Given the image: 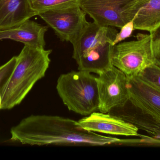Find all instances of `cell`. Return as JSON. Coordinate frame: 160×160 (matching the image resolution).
Instances as JSON below:
<instances>
[{
    "mask_svg": "<svg viewBox=\"0 0 160 160\" xmlns=\"http://www.w3.org/2000/svg\"><path fill=\"white\" fill-rule=\"evenodd\" d=\"M10 141L31 146L129 144L121 140L82 128L78 121L58 116L31 115L11 128Z\"/></svg>",
    "mask_w": 160,
    "mask_h": 160,
    "instance_id": "cell-1",
    "label": "cell"
},
{
    "mask_svg": "<svg viewBox=\"0 0 160 160\" xmlns=\"http://www.w3.org/2000/svg\"><path fill=\"white\" fill-rule=\"evenodd\" d=\"M52 50L24 45L2 90L1 110H10L21 103L35 84L45 77Z\"/></svg>",
    "mask_w": 160,
    "mask_h": 160,
    "instance_id": "cell-2",
    "label": "cell"
},
{
    "mask_svg": "<svg viewBox=\"0 0 160 160\" xmlns=\"http://www.w3.org/2000/svg\"><path fill=\"white\" fill-rule=\"evenodd\" d=\"M85 70L71 71L58 78L56 89L69 111L88 116L98 110V90L97 77Z\"/></svg>",
    "mask_w": 160,
    "mask_h": 160,
    "instance_id": "cell-3",
    "label": "cell"
},
{
    "mask_svg": "<svg viewBox=\"0 0 160 160\" xmlns=\"http://www.w3.org/2000/svg\"><path fill=\"white\" fill-rule=\"evenodd\" d=\"M137 39L113 47L112 64L127 77H135L155 64L150 34H138Z\"/></svg>",
    "mask_w": 160,
    "mask_h": 160,
    "instance_id": "cell-4",
    "label": "cell"
},
{
    "mask_svg": "<svg viewBox=\"0 0 160 160\" xmlns=\"http://www.w3.org/2000/svg\"><path fill=\"white\" fill-rule=\"evenodd\" d=\"M99 107L101 112L109 113L126 106L129 100L128 78L113 65L97 77Z\"/></svg>",
    "mask_w": 160,
    "mask_h": 160,
    "instance_id": "cell-5",
    "label": "cell"
},
{
    "mask_svg": "<svg viewBox=\"0 0 160 160\" xmlns=\"http://www.w3.org/2000/svg\"><path fill=\"white\" fill-rule=\"evenodd\" d=\"M86 13L79 5L38 14L62 41L73 43L87 25Z\"/></svg>",
    "mask_w": 160,
    "mask_h": 160,
    "instance_id": "cell-6",
    "label": "cell"
},
{
    "mask_svg": "<svg viewBox=\"0 0 160 160\" xmlns=\"http://www.w3.org/2000/svg\"><path fill=\"white\" fill-rule=\"evenodd\" d=\"M134 0H80L82 9L102 26L121 28L127 23L124 13Z\"/></svg>",
    "mask_w": 160,
    "mask_h": 160,
    "instance_id": "cell-7",
    "label": "cell"
},
{
    "mask_svg": "<svg viewBox=\"0 0 160 160\" xmlns=\"http://www.w3.org/2000/svg\"><path fill=\"white\" fill-rule=\"evenodd\" d=\"M127 78L129 102L142 114L160 126V92L138 76Z\"/></svg>",
    "mask_w": 160,
    "mask_h": 160,
    "instance_id": "cell-8",
    "label": "cell"
},
{
    "mask_svg": "<svg viewBox=\"0 0 160 160\" xmlns=\"http://www.w3.org/2000/svg\"><path fill=\"white\" fill-rule=\"evenodd\" d=\"M82 128L94 132L125 136H139L138 127L109 113L96 112L78 121Z\"/></svg>",
    "mask_w": 160,
    "mask_h": 160,
    "instance_id": "cell-9",
    "label": "cell"
},
{
    "mask_svg": "<svg viewBox=\"0 0 160 160\" xmlns=\"http://www.w3.org/2000/svg\"><path fill=\"white\" fill-rule=\"evenodd\" d=\"M124 17L127 23L133 20L134 29L150 32L160 24V0H134Z\"/></svg>",
    "mask_w": 160,
    "mask_h": 160,
    "instance_id": "cell-10",
    "label": "cell"
},
{
    "mask_svg": "<svg viewBox=\"0 0 160 160\" xmlns=\"http://www.w3.org/2000/svg\"><path fill=\"white\" fill-rule=\"evenodd\" d=\"M118 33L115 27L100 26L94 22H88L77 39L72 43L73 46L72 57L77 61L85 52L92 47L104 42L113 43Z\"/></svg>",
    "mask_w": 160,
    "mask_h": 160,
    "instance_id": "cell-11",
    "label": "cell"
},
{
    "mask_svg": "<svg viewBox=\"0 0 160 160\" xmlns=\"http://www.w3.org/2000/svg\"><path fill=\"white\" fill-rule=\"evenodd\" d=\"M48 30L47 26L28 19L18 25L0 29V40L11 39L24 45L45 48V34Z\"/></svg>",
    "mask_w": 160,
    "mask_h": 160,
    "instance_id": "cell-12",
    "label": "cell"
},
{
    "mask_svg": "<svg viewBox=\"0 0 160 160\" xmlns=\"http://www.w3.org/2000/svg\"><path fill=\"white\" fill-rule=\"evenodd\" d=\"M112 43L106 42L98 44L88 50L78 61V70L99 74L113 65L112 62Z\"/></svg>",
    "mask_w": 160,
    "mask_h": 160,
    "instance_id": "cell-13",
    "label": "cell"
},
{
    "mask_svg": "<svg viewBox=\"0 0 160 160\" xmlns=\"http://www.w3.org/2000/svg\"><path fill=\"white\" fill-rule=\"evenodd\" d=\"M37 15L30 0H0V29L20 24Z\"/></svg>",
    "mask_w": 160,
    "mask_h": 160,
    "instance_id": "cell-14",
    "label": "cell"
},
{
    "mask_svg": "<svg viewBox=\"0 0 160 160\" xmlns=\"http://www.w3.org/2000/svg\"><path fill=\"white\" fill-rule=\"evenodd\" d=\"M32 8L38 15L49 10L79 5L80 0H30Z\"/></svg>",
    "mask_w": 160,
    "mask_h": 160,
    "instance_id": "cell-15",
    "label": "cell"
},
{
    "mask_svg": "<svg viewBox=\"0 0 160 160\" xmlns=\"http://www.w3.org/2000/svg\"><path fill=\"white\" fill-rule=\"evenodd\" d=\"M137 76L160 92V67L153 64Z\"/></svg>",
    "mask_w": 160,
    "mask_h": 160,
    "instance_id": "cell-16",
    "label": "cell"
},
{
    "mask_svg": "<svg viewBox=\"0 0 160 160\" xmlns=\"http://www.w3.org/2000/svg\"><path fill=\"white\" fill-rule=\"evenodd\" d=\"M16 61L17 56H13L5 64L0 66V93H2L5 84L15 67Z\"/></svg>",
    "mask_w": 160,
    "mask_h": 160,
    "instance_id": "cell-17",
    "label": "cell"
},
{
    "mask_svg": "<svg viewBox=\"0 0 160 160\" xmlns=\"http://www.w3.org/2000/svg\"><path fill=\"white\" fill-rule=\"evenodd\" d=\"M155 64L160 67V24L150 32Z\"/></svg>",
    "mask_w": 160,
    "mask_h": 160,
    "instance_id": "cell-18",
    "label": "cell"
},
{
    "mask_svg": "<svg viewBox=\"0 0 160 160\" xmlns=\"http://www.w3.org/2000/svg\"><path fill=\"white\" fill-rule=\"evenodd\" d=\"M134 30L133 22V20H132L123 25L121 27L120 32L117 34L112 43L113 45L114 46L130 37Z\"/></svg>",
    "mask_w": 160,
    "mask_h": 160,
    "instance_id": "cell-19",
    "label": "cell"
},
{
    "mask_svg": "<svg viewBox=\"0 0 160 160\" xmlns=\"http://www.w3.org/2000/svg\"><path fill=\"white\" fill-rule=\"evenodd\" d=\"M1 104H2V95L0 93V110H1Z\"/></svg>",
    "mask_w": 160,
    "mask_h": 160,
    "instance_id": "cell-20",
    "label": "cell"
}]
</instances>
